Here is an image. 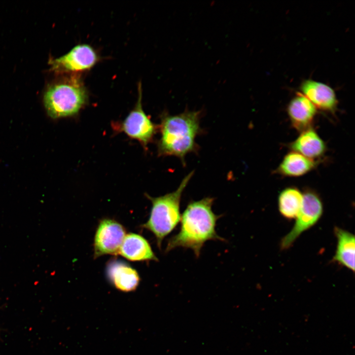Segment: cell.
<instances>
[{
  "label": "cell",
  "mask_w": 355,
  "mask_h": 355,
  "mask_svg": "<svg viewBox=\"0 0 355 355\" xmlns=\"http://www.w3.org/2000/svg\"><path fill=\"white\" fill-rule=\"evenodd\" d=\"M214 199L206 197L191 201L187 206L180 218L178 232L170 238L166 252L181 247L192 249L199 257L204 244L209 240L224 241L215 230L217 215L212 211Z\"/></svg>",
  "instance_id": "obj_1"
},
{
  "label": "cell",
  "mask_w": 355,
  "mask_h": 355,
  "mask_svg": "<svg viewBox=\"0 0 355 355\" xmlns=\"http://www.w3.org/2000/svg\"><path fill=\"white\" fill-rule=\"evenodd\" d=\"M142 90L139 85V97L134 108L119 125V130L136 139L145 147L151 141L157 127L144 112L142 105Z\"/></svg>",
  "instance_id": "obj_6"
},
{
  "label": "cell",
  "mask_w": 355,
  "mask_h": 355,
  "mask_svg": "<svg viewBox=\"0 0 355 355\" xmlns=\"http://www.w3.org/2000/svg\"><path fill=\"white\" fill-rule=\"evenodd\" d=\"M126 235L124 227L111 219L101 220L94 238L95 258L105 254L117 255Z\"/></svg>",
  "instance_id": "obj_7"
},
{
  "label": "cell",
  "mask_w": 355,
  "mask_h": 355,
  "mask_svg": "<svg viewBox=\"0 0 355 355\" xmlns=\"http://www.w3.org/2000/svg\"><path fill=\"white\" fill-rule=\"evenodd\" d=\"M87 100L86 89L79 76L75 75L53 84L44 96L46 111L53 118L75 114Z\"/></svg>",
  "instance_id": "obj_4"
},
{
  "label": "cell",
  "mask_w": 355,
  "mask_h": 355,
  "mask_svg": "<svg viewBox=\"0 0 355 355\" xmlns=\"http://www.w3.org/2000/svg\"><path fill=\"white\" fill-rule=\"evenodd\" d=\"M287 111L292 125L297 130L302 132L310 128L317 108L301 92H297L289 102Z\"/></svg>",
  "instance_id": "obj_10"
},
{
  "label": "cell",
  "mask_w": 355,
  "mask_h": 355,
  "mask_svg": "<svg viewBox=\"0 0 355 355\" xmlns=\"http://www.w3.org/2000/svg\"><path fill=\"white\" fill-rule=\"evenodd\" d=\"M334 233L337 246L332 261L355 272V239L351 232L335 227Z\"/></svg>",
  "instance_id": "obj_14"
},
{
  "label": "cell",
  "mask_w": 355,
  "mask_h": 355,
  "mask_svg": "<svg viewBox=\"0 0 355 355\" xmlns=\"http://www.w3.org/2000/svg\"><path fill=\"white\" fill-rule=\"evenodd\" d=\"M107 276L117 289L132 291L138 287L140 278L137 271L125 262L113 260L107 266Z\"/></svg>",
  "instance_id": "obj_11"
},
{
  "label": "cell",
  "mask_w": 355,
  "mask_h": 355,
  "mask_svg": "<svg viewBox=\"0 0 355 355\" xmlns=\"http://www.w3.org/2000/svg\"><path fill=\"white\" fill-rule=\"evenodd\" d=\"M303 194L297 188L288 187L283 189L278 196V209L280 214L289 220L295 219L302 204Z\"/></svg>",
  "instance_id": "obj_16"
},
{
  "label": "cell",
  "mask_w": 355,
  "mask_h": 355,
  "mask_svg": "<svg viewBox=\"0 0 355 355\" xmlns=\"http://www.w3.org/2000/svg\"><path fill=\"white\" fill-rule=\"evenodd\" d=\"M323 211L322 202L319 195L311 190L305 191L303 194L300 211L291 230L282 239L281 249L285 250L290 248L303 232L319 221Z\"/></svg>",
  "instance_id": "obj_5"
},
{
  "label": "cell",
  "mask_w": 355,
  "mask_h": 355,
  "mask_svg": "<svg viewBox=\"0 0 355 355\" xmlns=\"http://www.w3.org/2000/svg\"><path fill=\"white\" fill-rule=\"evenodd\" d=\"M194 175L192 171L182 180L177 189L163 196L146 197L151 202L149 219L142 225L153 234L160 249L164 238L170 234L180 220V203L183 192Z\"/></svg>",
  "instance_id": "obj_3"
},
{
  "label": "cell",
  "mask_w": 355,
  "mask_h": 355,
  "mask_svg": "<svg viewBox=\"0 0 355 355\" xmlns=\"http://www.w3.org/2000/svg\"><path fill=\"white\" fill-rule=\"evenodd\" d=\"M290 147L293 151L312 160L321 156L326 149L323 141L311 127L302 131L291 143Z\"/></svg>",
  "instance_id": "obj_13"
},
{
  "label": "cell",
  "mask_w": 355,
  "mask_h": 355,
  "mask_svg": "<svg viewBox=\"0 0 355 355\" xmlns=\"http://www.w3.org/2000/svg\"><path fill=\"white\" fill-rule=\"evenodd\" d=\"M201 111L186 110L181 113L162 114L158 142V153L161 156H174L185 164L186 155L197 150L195 139L201 133Z\"/></svg>",
  "instance_id": "obj_2"
},
{
  "label": "cell",
  "mask_w": 355,
  "mask_h": 355,
  "mask_svg": "<svg viewBox=\"0 0 355 355\" xmlns=\"http://www.w3.org/2000/svg\"><path fill=\"white\" fill-rule=\"evenodd\" d=\"M300 90L317 108L330 112L336 108L338 101L336 94L328 85L312 79H306L301 83Z\"/></svg>",
  "instance_id": "obj_9"
},
{
  "label": "cell",
  "mask_w": 355,
  "mask_h": 355,
  "mask_svg": "<svg viewBox=\"0 0 355 355\" xmlns=\"http://www.w3.org/2000/svg\"><path fill=\"white\" fill-rule=\"evenodd\" d=\"M97 60L93 48L84 44L75 46L63 56L50 60L49 63L54 71H79L91 68Z\"/></svg>",
  "instance_id": "obj_8"
},
{
  "label": "cell",
  "mask_w": 355,
  "mask_h": 355,
  "mask_svg": "<svg viewBox=\"0 0 355 355\" xmlns=\"http://www.w3.org/2000/svg\"><path fill=\"white\" fill-rule=\"evenodd\" d=\"M119 254L133 261L158 260L148 241L141 235L132 233L125 235Z\"/></svg>",
  "instance_id": "obj_12"
},
{
  "label": "cell",
  "mask_w": 355,
  "mask_h": 355,
  "mask_svg": "<svg viewBox=\"0 0 355 355\" xmlns=\"http://www.w3.org/2000/svg\"><path fill=\"white\" fill-rule=\"evenodd\" d=\"M316 162L302 154L291 151L284 157L277 169L284 176L297 177L303 176L315 168Z\"/></svg>",
  "instance_id": "obj_15"
}]
</instances>
